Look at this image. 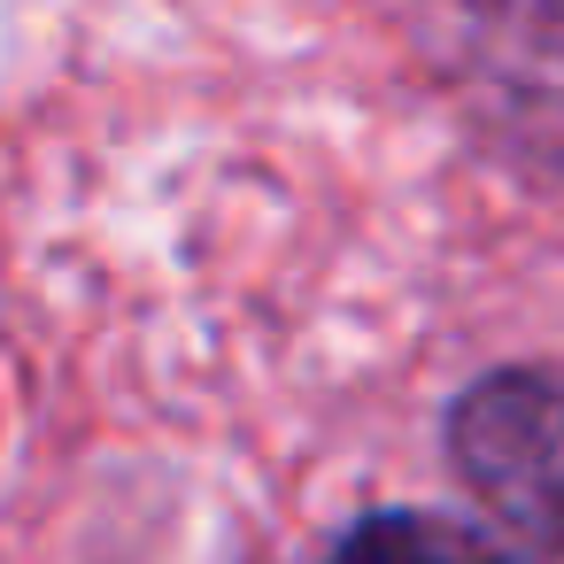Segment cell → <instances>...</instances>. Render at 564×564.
Segmentation results:
<instances>
[{
    "label": "cell",
    "mask_w": 564,
    "mask_h": 564,
    "mask_svg": "<svg viewBox=\"0 0 564 564\" xmlns=\"http://www.w3.org/2000/svg\"><path fill=\"white\" fill-rule=\"evenodd\" d=\"M410 40L487 155L564 178V0H410Z\"/></svg>",
    "instance_id": "obj_1"
},
{
    "label": "cell",
    "mask_w": 564,
    "mask_h": 564,
    "mask_svg": "<svg viewBox=\"0 0 564 564\" xmlns=\"http://www.w3.org/2000/svg\"><path fill=\"white\" fill-rule=\"evenodd\" d=\"M441 448H448V471L471 487V502L525 564L564 556V364L556 356L479 371L448 402Z\"/></svg>",
    "instance_id": "obj_2"
},
{
    "label": "cell",
    "mask_w": 564,
    "mask_h": 564,
    "mask_svg": "<svg viewBox=\"0 0 564 564\" xmlns=\"http://www.w3.org/2000/svg\"><path fill=\"white\" fill-rule=\"evenodd\" d=\"M325 564H525L502 533L471 525V518H448V510H410V502H387V510H364L333 533Z\"/></svg>",
    "instance_id": "obj_3"
}]
</instances>
